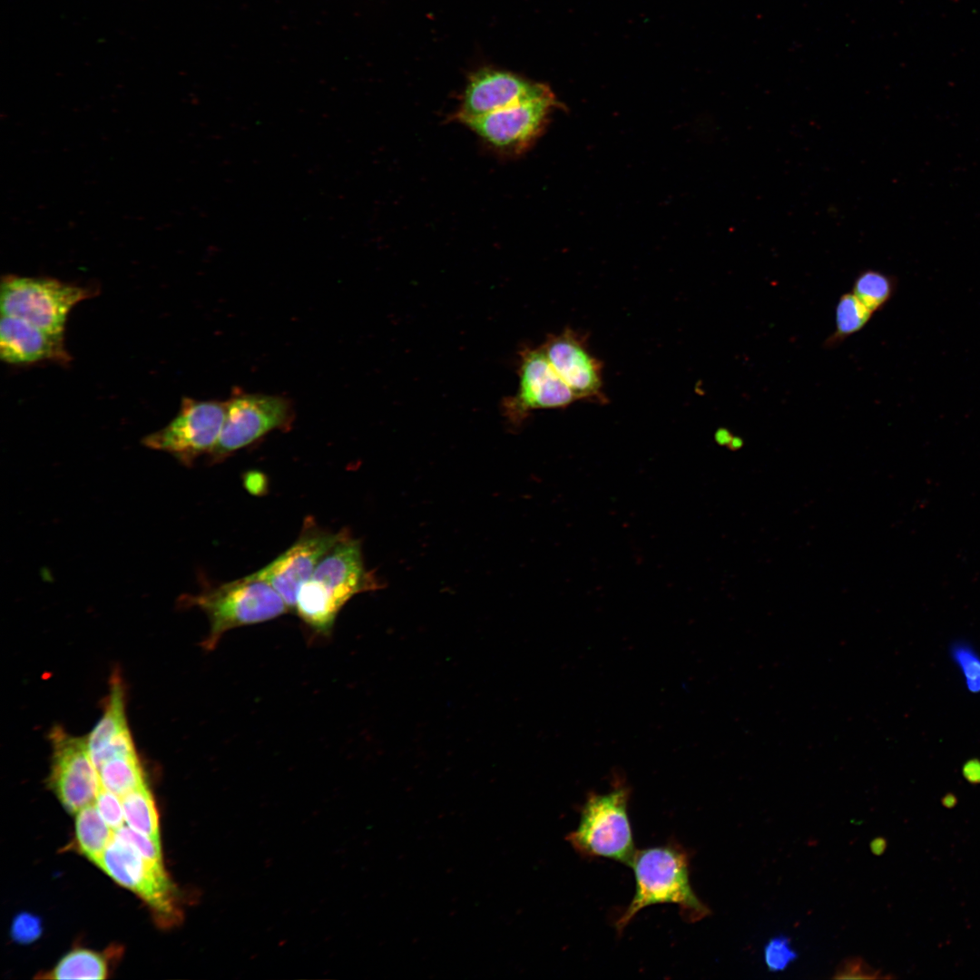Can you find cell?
Instances as JSON below:
<instances>
[{"label": "cell", "mask_w": 980, "mask_h": 980, "mask_svg": "<svg viewBox=\"0 0 980 980\" xmlns=\"http://www.w3.org/2000/svg\"><path fill=\"white\" fill-rule=\"evenodd\" d=\"M124 818L132 829L160 841L159 817L152 795L147 785L121 798Z\"/></svg>", "instance_id": "obj_20"}, {"label": "cell", "mask_w": 980, "mask_h": 980, "mask_svg": "<svg viewBox=\"0 0 980 980\" xmlns=\"http://www.w3.org/2000/svg\"><path fill=\"white\" fill-rule=\"evenodd\" d=\"M102 718L86 737L92 760L98 769L113 757L136 752L125 716L123 683L113 676Z\"/></svg>", "instance_id": "obj_16"}, {"label": "cell", "mask_w": 980, "mask_h": 980, "mask_svg": "<svg viewBox=\"0 0 980 980\" xmlns=\"http://www.w3.org/2000/svg\"><path fill=\"white\" fill-rule=\"evenodd\" d=\"M49 736L48 785L69 812L77 813L95 802L102 787L87 740L66 732L61 726L54 727Z\"/></svg>", "instance_id": "obj_9"}, {"label": "cell", "mask_w": 980, "mask_h": 980, "mask_svg": "<svg viewBox=\"0 0 980 980\" xmlns=\"http://www.w3.org/2000/svg\"><path fill=\"white\" fill-rule=\"evenodd\" d=\"M834 979H877L885 978L880 972L874 969L866 961L858 956L848 957L841 961L836 968Z\"/></svg>", "instance_id": "obj_27"}, {"label": "cell", "mask_w": 980, "mask_h": 980, "mask_svg": "<svg viewBox=\"0 0 980 980\" xmlns=\"http://www.w3.org/2000/svg\"><path fill=\"white\" fill-rule=\"evenodd\" d=\"M347 532L333 533L318 527L312 520L306 521L300 535L291 546L250 575L271 585L289 611H295L301 586Z\"/></svg>", "instance_id": "obj_11"}, {"label": "cell", "mask_w": 980, "mask_h": 980, "mask_svg": "<svg viewBox=\"0 0 980 980\" xmlns=\"http://www.w3.org/2000/svg\"><path fill=\"white\" fill-rule=\"evenodd\" d=\"M378 588V581L365 566L359 541L347 532L301 586L295 612L314 632L328 635L348 601Z\"/></svg>", "instance_id": "obj_1"}, {"label": "cell", "mask_w": 980, "mask_h": 980, "mask_svg": "<svg viewBox=\"0 0 980 980\" xmlns=\"http://www.w3.org/2000/svg\"><path fill=\"white\" fill-rule=\"evenodd\" d=\"M42 933L41 921L36 916L22 913L16 916L11 926V936L22 944L34 941Z\"/></svg>", "instance_id": "obj_28"}, {"label": "cell", "mask_w": 980, "mask_h": 980, "mask_svg": "<svg viewBox=\"0 0 980 980\" xmlns=\"http://www.w3.org/2000/svg\"><path fill=\"white\" fill-rule=\"evenodd\" d=\"M954 662L960 669L966 689L980 693V655L965 642H956L950 650Z\"/></svg>", "instance_id": "obj_23"}, {"label": "cell", "mask_w": 980, "mask_h": 980, "mask_svg": "<svg viewBox=\"0 0 980 980\" xmlns=\"http://www.w3.org/2000/svg\"><path fill=\"white\" fill-rule=\"evenodd\" d=\"M108 975L106 957L101 953L76 949L66 954L43 975L48 979H104Z\"/></svg>", "instance_id": "obj_19"}, {"label": "cell", "mask_w": 980, "mask_h": 980, "mask_svg": "<svg viewBox=\"0 0 980 980\" xmlns=\"http://www.w3.org/2000/svg\"><path fill=\"white\" fill-rule=\"evenodd\" d=\"M868 309L852 292L840 296L835 310V331L825 340L827 349L839 346L846 338L860 331L872 318Z\"/></svg>", "instance_id": "obj_21"}, {"label": "cell", "mask_w": 980, "mask_h": 980, "mask_svg": "<svg viewBox=\"0 0 980 980\" xmlns=\"http://www.w3.org/2000/svg\"><path fill=\"white\" fill-rule=\"evenodd\" d=\"M76 814L75 837L78 848L96 865L113 839L114 831L103 820L94 803Z\"/></svg>", "instance_id": "obj_17"}, {"label": "cell", "mask_w": 980, "mask_h": 980, "mask_svg": "<svg viewBox=\"0 0 980 980\" xmlns=\"http://www.w3.org/2000/svg\"><path fill=\"white\" fill-rule=\"evenodd\" d=\"M94 804L103 820L113 831L123 826L125 818L120 797L101 787Z\"/></svg>", "instance_id": "obj_26"}, {"label": "cell", "mask_w": 980, "mask_h": 980, "mask_svg": "<svg viewBox=\"0 0 980 980\" xmlns=\"http://www.w3.org/2000/svg\"><path fill=\"white\" fill-rule=\"evenodd\" d=\"M182 603L198 607L207 615L210 631L202 646L208 651L213 650L231 629L270 621L289 612L271 585L250 574L183 596Z\"/></svg>", "instance_id": "obj_3"}, {"label": "cell", "mask_w": 980, "mask_h": 980, "mask_svg": "<svg viewBox=\"0 0 980 980\" xmlns=\"http://www.w3.org/2000/svg\"><path fill=\"white\" fill-rule=\"evenodd\" d=\"M114 836L132 847L146 859L162 863L160 841H156L126 826H122L114 830Z\"/></svg>", "instance_id": "obj_25"}, {"label": "cell", "mask_w": 980, "mask_h": 980, "mask_svg": "<svg viewBox=\"0 0 980 980\" xmlns=\"http://www.w3.org/2000/svg\"><path fill=\"white\" fill-rule=\"evenodd\" d=\"M541 348L577 400L605 399L602 363L590 352L581 334L565 328L550 335Z\"/></svg>", "instance_id": "obj_14"}, {"label": "cell", "mask_w": 980, "mask_h": 980, "mask_svg": "<svg viewBox=\"0 0 980 980\" xmlns=\"http://www.w3.org/2000/svg\"><path fill=\"white\" fill-rule=\"evenodd\" d=\"M963 773L966 779L971 782H980V760L972 759L967 760L963 767Z\"/></svg>", "instance_id": "obj_29"}, {"label": "cell", "mask_w": 980, "mask_h": 980, "mask_svg": "<svg viewBox=\"0 0 980 980\" xmlns=\"http://www.w3.org/2000/svg\"><path fill=\"white\" fill-rule=\"evenodd\" d=\"M630 794V788L619 780L605 793H589L577 828L565 838L579 855L630 866L636 852L628 815Z\"/></svg>", "instance_id": "obj_4"}, {"label": "cell", "mask_w": 980, "mask_h": 980, "mask_svg": "<svg viewBox=\"0 0 980 980\" xmlns=\"http://www.w3.org/2000/svg\"><path fill=\"white\" fill-rule=\"evenodd\" d=\"M226 414L217 444L209 456L218 462L276 430H288L294 418L291 400L281 395L234 390L225 401Z\"/></svg>", "instance_id": "obj_6"}, {"label": "cell", "mask_w": 980, "mask_h": 980, "mask_svg": "<svg viewBox=\"0 0 980 980\" xmlns=\"http://www.w3.org/2000/svg\"><path fill=\"white\" fill-rule=\"evenodd\" d=\"M893 289L892 278L872 269L861 270L852 285V293L873 313L887 303Z\"/></svg>", "instance_id": "obj_22"}, {"label": "cell", "mask_w": 980, "mask_h": 980, "mask_svg": "<svg viewBox=\"0 0 980 980\" xmlns=\"http://www.w3.org/2000/svg\"><path fill=\"white\" fill-rule=\"evenodd\" d=\"M95 293L93 288L53 278L5 275L1 280V314L54 334H64L71 309Z\"/></svg>", "instance_id": "obj_5"}, {"label": "cell", "mask_w": 980, "mask_h": 980, "mask_svg": "<svg viewBox=\"0 0 980 980\" xmlns=\"http://www.w3.org/2000/svg\"><path fill=\"white\" fill-rule=\"evenodd\" d=\"M226 414L225 401L183 397L180 410L164 427L144 436L148 448L164 451L181 465L191 466L203 455L210 456L220 437Z\"/></svg>", "instance_id": "obj_8"}, {"label": "cell", "mask_w": 980, "mask_h": 980, "mask_svg": "<svg viewBox=\"0 0 980 980\" xmlns=\"http://www.w3.org/2000/svg\"><path fill=\"white\" fill-rule=\"evenodd\" d=\"M551 89L511 72L482 68L470 74L458 110L463 122L526 101L553 95Z\"/></svg>", "instance_id": "obj_13"}, {"label": "cell", "mask_w": 980, "mask_h": 980, "mask_svg": "<svg viewBox=\"0 0 980 980\" xmlns=\"http://www.w3.org/2000/svg\"><path fill=\"white\" fill-rule=\"evenodd\" d=\"M518 374L517 392L503 405L514 424L521 423L533 410L566 407L577 400L541 347L521 351Z\"/></svg>", "instance_id": "obj_12"}, {"label": "cell", "mask_w": 980, "mask_h": 980, "mask_svg": "<svg viewBox=\"0 0 980 980\" xmlns=\"http://www.w3.org/2000/svg\"><path fill=\"white\" fill-rule=\"evenodd\" d=\"M635 892L625 911L616 920L621 933L642 908L656 904H676L687 922H698L711 914L695 894L690 880L688 852L674 842L635 852L630 864Z\"/></svg>", "instance_id": "obj_2"}, {"label": "cell", "mask_w": 980, "mask_h": 980, "mask_svg": "<svg viewBox=\"0 0 980 980\" xmlns=\"http://www.w3.org/2000/svg\"><path fill=\"white\" fill-rule=\"evenodd\" d=\"M798 956L791 946L790 938L783 935L772 937L764 947V960L770 972L785 970Z\"/></svg>", "instance_id": "obj_24"}, {"label": "cell", "mask_w": 980, "mask_h": 980, "mask_svg": "<svg viewBox=\"0 0 980 980\" xmlns=\"http://www.w3.org/2000/svg\"><path fill=\"white\" fill-rule=\"evenodd\" d=\"M96 866L137 894L161 923L169 926L181 920L176 888L162 863L146 859L113 835Z\"/></svg>", "instance_id": "obj_7"}, {"label": "cell", "mask_w": 980, "mask_h": 980, "mask_svg": "<svg viewBox=\"0 0 980 980\" xmlns=\"http://www.w3.org/2000/svg\"><path fill=\"white\" fill-rule=\"evenodd\" d=\"M0 357L11 365H30L42 361L67 364L72 360L64 344V334H54L24 319L1 316Z\"/></svg>", "instance_id": "obj_15"}, {"label": "cell", "mask_w": 980, "mask_h": 980, "mask_svg": "<svg viewBox=\"0 0 980 980\" xmlns=\"http://www.w3.org/2000/svg\"><path fill=\"white\" fill-rule=\"evenodd\" d=\"M554 95L526 101L462 123L495 152L506 155L524 152L544 131L554 108Z\"/></svg>", "instance_id": "obj_10"}, {"label": "cell", "mask_w": 980, "mask_h": 980, "mask_svg": "<svg viewBox=\"0 0 980 980\" xmlns=\"http://www.w3.org/2000/svg\"><path fill=\"white\" fill-rule=\"evenodd\" d=\"M97 771L102 787L120 798L146 785L137 752L113 757Z\"/></svg>", "instance_id": "obj_18"}, {"label": "cell", "mask_w": 980, "mask_h": 980, "mask_svg": "<svg viewBox=\"0 0 980 980\" xmlns=\"http://www.w3.org/2000/svg\"><path fill=\"white\" fill-rule=\"evenodd\" d=\"M886 848V840L882 838H876L870 842V849L875 855H881Z\"/></svg>", "instance_id": "obj_30"}]
</instances>
